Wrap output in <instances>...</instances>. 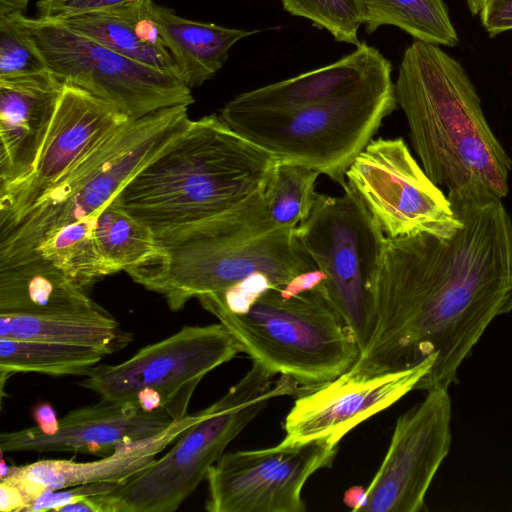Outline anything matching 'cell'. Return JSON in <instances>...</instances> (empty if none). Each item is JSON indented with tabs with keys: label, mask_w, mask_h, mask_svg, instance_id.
Instances as JSON below:
<instances>
[{
	"label": "cell",
	"mask_w": 512,
	"mask_h": 512,
	"mask_svg": "<svg viewBox=\"0 0 512 512\" xmlns=\"http://www.w3.org/2000/svg\"><path fill=\"white\" fill-rule=\"evenodd\" d=\"M174 421L164 409L149 412L136 402L101 399L69 411L52 434L37 426L3 432L0 448L2 452H75L102 457L121 445L153 436Z\"/></svg>",
	"instance_id": "17"
},
{
	"label": "cell",
	"mask_w": 512,
	"mask_h": 512,
	"mask_svg": "<svg viewBox=\"0 0 512 512\" xmlns=\"http://www.w3.org/2000/svg\"><path fill=\"white\" fill-rule=\"evenodd\" d=\"M277 158L215 114L190 120L110 201L154 234L221 214L263 187Z\"/></svg>",
	"instance_id": "4"
},
{
	"label": "cell",
	"mask_w": 512,
	"mask_h": 512,
	"mask_svg": "<svg viewBox=\"0 0 512 512\" xmlns=\"http://www.w3.org/2000/svg\"><path fill=\"white\" fill-rule=\"evenodd\" d=\"M395 96L423 170L448 190L452 208L507 196L512 160L458 61L439 45L415 40L403 54Z\"/></svg>",
	"instance_id": "2"
},
{
	"label": "cell",
	"mask_w": 512,
	"mask_h": 512,
	"mask_svg": "<svg viewBox=\"0 0 512 512\" xmlns=\"http://www.w3.org/2000/svg\"><path fill=\"white\" fill-rule=\"evenodd\" d=\"M480 18L491 36L512 30V0H484Z\"/></svg>",
	"instance_id": "34"
},
{
	"label": "cell",
	"mask_w": 512,
	"mask_h": 512,
	"mask_svg": "<svg viewBox=\"0 0 512 512\" xmlns=\"http://www.w3.org/2000/svg\"><path fill=\"white\" fill-rule=\"evenodd\" d=\"M427 360L413 368L377 375L349 370L298 395L284 421V444L326 440L339 444L353 428L417 390L433 367Z\"/></svg>",
	"instance_id": "16"
},
{
	"label": "cell",
	"mask_w": 512,
	"mask_h": 512,
	"mask_svg": "<svg viewBox=\"0 0 512 512\" xmlns=\"http://www.w3.org/2000/svg\"><path fill=\"white\" fill-rule=\"evenodd\" d=\"M105 356L82 346L0 337L1 381L19 372L86 377Z\"/></svg>",
	"instance_id": "24"
},
{
	"label": "cell",
	"mask_w": 512,
	"mask_h": 512,
	"mask_svg": "<svg viewBox=\"0 0 512 512\" xmlns=\"http://www.w3.org/2000/svg\"><path fill=\"white\" fill-rule=\"evenodd\" d=\"M119 483H92L55 491H47L36 498L26 509L28 512L58 511L62 506L76 500L100 496L111 492Z\"/></svg>",
	"instance_id": "33"
},
{
	"label": "cell",
	"mask_w": 512,
	"mask_h": 512,
	"mask_svg": "<svg viewBox=\"0 0 512 512\" xmlns=\"http://www.w3.org/2000/svg\"><path fill=\"white\" fill-rule=\"evenodd\" d=\"M338 444L326 440L223 454L206 480L209 512H303L302 490L316 471L332 466Z\"/></svg>",
	"instance_id": "13"
},
{
	"label": "cell",
	"mask_w": 512,
	"mask_h": 512,
	"mask_svg": "<svg viewBox=\"0 0 512 512\" xmlns=\"http://www.w3.org/2000/svg\"><path fill=\"white\" fill-rule=\"evenodd\" d=\"M466 4L473 15L480 14L484 0H465Z\"/></svg>",
	"instance_id": "37"
},
{
	"label": "cell",
	"mask_w": 512,
	"mask_h": 512,
	"mask_svg": "<svg viewBox=\"0 0 512 512\" xmlns=\"http://www.w3.org/2000/svg\"><path fill=\"white\" fill-rule=\"evenodd\" d=\"M319 172L299 163L277 160L264 186L271 222L278 228H297L311 213L318 193Z\"/></svg>",
	"instance_id": "29"
},
{
	"label": "cell",
	"mask_w": 512,
	"mask_h": 512,
	"mask_svg": "<svg viewBox=\"0 0 512 512\" xmlns=\"http://www.w3.org/2000/svg\"><path fill=\"white\" fill-rule=\"evenodd\" d=\"M144 0H40L37 18L60 22L92 12L105 11Z\"/></svg>",
	"instance_id": "32"
},
{
	"label": "cell",
	"mask_w": 512,
	"mask_h": 512,
	"mask_svg": "<svg viewBox=\"0 0 512 512\" xmlns=\"http://www.w3.org/2000/svg\"><path fill=\"white\" fill-rule=\"evenodd\" d=\"M281 4L289 14L308 19L313 26L328 31L335 41L360 45L362 0H281Z\"/></svg>",
	"instance_id": "30"
},
{
	"label": "cell",
	"mask_w": 512,
	"mask_h": 512,
	"mask_svg": "<svg viewBox=\"0 0 512 512\" xmlns=\"http://www.w3.org/2000/svg\"><path fill=\"white\" fill-rule=\"evenodd\" d=\"M365 31L395 26L415 40L455 46L458 35L442 0H362Z\"/></svg>",
	"instance_id": "25"
},
{
	"label": "cell",
	"mask_w": 512,
	"mask_h": 512,
	"mask_svg": "<svg viewBox=\"0 0 512 512\" xmlns=\"http://www.w3.org/2000/svg\"><path fill=\"white\" fill-rule=\"evenodd\" d=\"M452 209L461 225L451 236L385 238L374 331L351 373L433 360L417 390L449 389L490 324L512 311V218L502 200Z\"/></svg>",
	"instance_id": "1"
},
{
	"label": "cell",
	"mask_w": 512,
	"mask_h": 512,
	"mask_svg": "<svg viewBox=\"0 0 512 512\" xmlns=\"http://www.w3.org/2000/svg\"><path fill=\"white\" fill-rule=\"evenodd\" d=\"M256 362L217 401L198 411L197 419L161 458L111 492L96 496L100 512H172L196 490L225 448L267 406L280 396L302 394L289 378Z\"/></svg>",
	"instance_id": "7"
},
{
	"label": "cell",
	"mask_w": 512,
	"mask_h": 512,
	"mask_svg": "<svg viewBox=\"0 0 512 512\" xmlns=\"http://www.w3.org/2000/svg\"><path fill=\"white\" fill-rule=\"evenodd\" d=\"M43 58L47 68L137 120L167 107L194 102L182 79L127 58L61 22L5 15Z\"/></svg>",
	"instance_id": "10"
},
{
	"label": "cell",
	"mask_w": 512,
	"mask_h": 512,
	"mask_svg": "<svg viewBox=\"0 0 512 512\" xmlns=\"http://www.w3.org/2000/svg\"><path fill=\"white\" fill-rule=\"evenodd\" d=\"M396 106L389 61L346 93L301 110L263 113L223 107L220 116L278 160L305 165L345 188L347 170Z\"/></svg>",
	"instance_id": "6"
},
{
	"label": "cell",
	"mask_w": 512,
	"mask_h": 512,
	"mask_svg": "<svg viewBox=\"0 0 512 512\" xmlns=\"http://www.w3.org/2000/svg\"><path fill=\"white\" fill-rule=\"evenodd\" d=\"M64 85L49 70L0 78V189L34 168Z\"/></svg>",
	"instance_id": "18"
},
{
	"label": "cell",
	"mask_w": 512,
	"mask_h": 512,
	"mask_svg": "<svg viewBox=\"0 0 512 512\" xmlns=\"http://www.w3.org/2000/svg\"><path fill=\"white\" fill-rule=\"evenodd\" d=\"M199 412L175 420L165 430L117 447L111 454L89 462L43 459L21 466L2 462L1 479L21 492L26 507L42 493L92 483H122L147 468L198 417Z\"/></svg>",
	"instance_id": "19"
},
{
	"label": "cell",
	"mask_w": 512,
	"mask_h": 512,
	"mask_svg": "<svg viewBox=\"0 0 512 512\" xmlns=\"http://www.w3.org/2000/svg\"><path fill=\"white\" fill-rule=\"evenodd\" d=\"M449 389L424 399L396 421L385 457L354 511L418 512L452 443Z\"/></svg>",
	"instance_id": "14"
},
{
	"label": "cell",
	"mask_w": 512,
	"mask_h": 512,
	"mask_svg": "<svg viewBox=\"0 0 512 512\" xmlns=\"http://www.w3.org/2000/svg\"><path fill=\"white\" fill-rule=\"evenodd\" d=\"M30 0H0V16L24 13Z\"/></svg>",
	"instance_id": "36"
},
{
	"label": "cell",
	"mask_w": 512,
	"mask_h": 512,
	"mask_svg": "<svg viewBox=\"0 0 512 512\" xmlns=\"http://www.w3.org/2000/svg\"><path fill=\"white\" fill-rule=\"evenodd\" d=\"M94 235L111 274L141 265L158 251L154 232L111 202L96 215Z\"/></svg>",
	"instance_id": "27"
},
{
	"label": "cell",
	"mask_w": 512,
	"mask_h": 512,
	"mask_svg": "<svg viewBox=\"0 0 512 512\" xmlns=\"http://www.w3.org/2000/svg\"><path fill=\"white\" fill-rule=\"evenodd\" d=\"M343 189L341 196L318 194L296 233L361 353L375 327L373 285L386 236L358 196Z\"/></svg>",
	"instance_id": "9"
},
{
	"label": "cell",
	"mask_w": 512,
	"mask_h": 512,
	"mask_svg": "<svg viewBox=\"0 0 512 512\" xmlns=\"http://www.w3.org/2000/svg\"><path fill=\"white\" fill-rule=\"evenodd\" d=\"M189 121L186 105L133 120L24 213L0 226V266L26 260L58 229L98 214Z\"/></svg>",
	"instance_id": "8"
},
{
	"label": "cell",
	"mask_w": 512,
	"mask_h": 512,
	"mask_svg": "<svg viewBox=\"0 0 512 512\" xmlns=\"http://www.w3.org/2000/svg\"><path fill=\"white\" fill-rule=\"evenodd\" d=\"M346 183L387 238L451 236L461 225L400 137L371 140L347 170Z\"/></svg>",
	"instance_id": "12"
},
{
	"label": "cell",
	"mask_w": 512,
	"mask_h": 512,
	"mask_svg": "<svg viewBox=\"0 0 512 512\" xmlns=\"http://www.w3.org/2000/svg\"><path fill=\"white\" fill-rule=\"evenodd\" d=\"M0 337L82 346L106 355L122 350L133 339L109 312L0 314Z\"/></svg>",
	"instance_id": "23"
},
{
	"label": "cell",
	"mask_w": 512,
	"mask_h": 512,
	"mask_svg": "<svg viewBox=\"0 0 512 512\" xmlns=\"http://www.w3.org/2000/svg\"><path fill=\"white\" fill-rule=\"evenodd\" d=\"M60 22L127 58L181 78L171 54L144 44L120 7L78 15Z\"/></svg>",
	"instance_id": "28"
},
{
	"label": "cell",
	"mask_w": 512,
	"mask_h": 512,
	"mask_svg": "<svg viewBox=\"0 0 512 512\" xmlns=\"http://www.w3.org/2000/svg\"><path fill=\"white\" fill-rule=\"evenodd\" d=\"M264 186L221 214L156 234L157 253L126 272L177 312L192 298L222 293L255 275L284 287L316 269L296 228L271 222Z\"/></svg>",
	"instance_id": "3"
},
{
	"label": "cell",
	"mask_w": 512,
	"mask_h": 512,
	"mask_svg": "<svg viewBox=\"0 0 512 512\" xmlns=\"http://www.w3.org/2000/svg\"><path fill=\"white\" fill-rule=\"evenodd\" d=\"M86 290L73 283L54 264L34 254L0 266V314L53 315L104 313Z\"/></svg>",
	"instance_id": "21"
},
{
	"label": "cell",
	"mask_w": 512,
	"mask_h": 512,
	"mask_svg": "<svg viewBox=\"0 0 512 512\" xmlns=\"http://www.w3.org/2000/svg\"><path fill=\"white\" fill-rule=\"evenodd\" d=\"M33 419L36 426L43 432L52 434L59 426V419L57 418L54 407L47 403H38L32 410Z\"/></svg>",
	"instance_id": "35"
},
{
	"label": "cell",
	"mask_w": 512,
	"mask_h": 512,
	"mask_svg": "<svg viewBox=\"0 0 512 512\" xmlns=\"http://www.w3.org/2000/svg\"><path fill=\"white\" fill-rule=\"evenodd\" d=\"M149 9L183 82L190 89L215 76L236 42L259 32L186 19L152 0Z\"/></svg>",
	"instance_id": "22"
},
{
	"label": "cell",
	"mask_w": 512,
	"mask_h": 512,
	"mask_svg": "<svg viewBox=\"0 0 512 512\" xmlns=\"http://www.w3.org/2000/svg\"><path fill=\"white\" fill-rule=\"evenodd\" d=\"M324 281L302 291L289 284L270 287L237 311L207 297L198 300L253 362L304 393L348 371L360 355Z\"/></svg>",
	"instance_id": "5"
},
{
	"label": "cell",
	"mask_w": 512,
	"mask_h": 512,
	"mask_svg": "<svg viewBox=\"0 0 512 512\" xmlns=\"http://www.w3.org/2000/svg\"><path fill=\"white\" fill-rule=\"evenodd\" d=\"M96 215L58 229L32 254L41 255L50 261L84 290L100 278L111 275L96 243Z\"/></svg>",
	"instance_id": "26"
},
{
	"label": "cell",
	"mask_w": 512,
	"mask_h": 512,
	"mask_svg": "<svg viewBox=\"0 0 512 512\" xmlns=\"http://www.w3.org/2000/svg\"><path fill=\"white\" fill-rule=\"evenodd\" d=\"M239 352L237 340L220 322L185 326L122 363L96 366L78 385L103 400L121 403L134 402L141 390L153 389L168 414L180 420L200 381Z\"/></svg>",
	"instance_id": "11"
},
{
	"label": "cell",
	"mask_w": 512,
	"mask_h": 512,
	"mask_svg": "<svg viewBox=\"0 0 512 512\" xmlns=\"http://www.w3.org/2000/svg\"><path fill=\"white\" fill-rule=\"evenodd\" d=\"M388 62L378 49L361 42L333 63L241 93L224 108L263 113L301 110L346 93Z\"/></svg>",
	"instance_id": "20"
},
{
	"label": "cell",
	"mask_w": 512,
	"mask_h": 512,
	"mask_svg": "<svg viewBox=\"0 0 512 512\" xmlns=\"http://www.w3.org/2000/svg\"><path fill=\"white\" fill-rule=\"evenodd\" d=\"M43 58L7 16H0V78L48 71ZM50 71V70H49Z\"/></svg>",
	"instance_id": "31"
},
{
	"label": "cell",
	"mask_w": 512,
	"mask_h": 512,
	"mask_svg": "<svg viewBox=\"0 0 512 512\" xmlns=\"http://www.w3.org/2000/svg\"><path fill=\"white\" fill-rule=\"evenodd\" d=\"M132 121L115 105L65 83L34 168L0 189V226L24 213Z\"/></svg>",
	"instance_id": "15"
}]
</instances>
